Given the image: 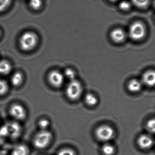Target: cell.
Wrapping results in <instances>:
<instances>
[{"label": "cell", "mask_w": 155, "mask_h": 155, "mask_svg": "<svg viewBox=\"0 0 155 155\" xmlns=\"http://www.w3.org/2000/svg\"><path fill=\"white\" fill-rule=\"evenodd\" d=\"M145 34V26L141 22H135L130 25L129 35L133 40L135 41L141 40L144 37Z\"/></svg>", "instance_id": "5"}, {"label": "cell", "mask_w": 155, "mask_h": 155, "mask_svg": "<svg viewBox=\"0 0 155 155\" xmlns=\"http://www.w3.org/2000/svg\"><path fill=\"white\" fill-rule=\"evenodd\" d=\"M39 127L41 130H47L50 125V121L46 119H42L38 123Z\"/></svg>", "instance_id": "22"}, {"label": "cell", "mask_w": 155, "mask_h": 155, "mask_svg": "<svg viewBox=\"0 0 155 155\" xmlns=\"http://www.w3.org/2000/svg\"><path fill=\"white\" fill-rule=\"evenodd\" d=\"M29 148L25 145L19 144L14 148L12 152V155H28Z\"/></svg>", "instance_id": "15"}, {"label": "cell", "mask_w": 155, "mask_h": 155, "mask_svg": "<svg viewBox=\"0 0 155 155\" xmlns=\"http://www.w3.org/2000/svg\"><path fill=\"white\" fill-rule=\"evenodd\" d=\"M64 77L69 79L70 81L75 80L76 73L74 70L71 68H67L64 71L63 74Z\"/></svg>", "instance_id": "18"}, {"label": "cell", "mask_w": 155, "mask_h": 155, "mask_svg": "<svg viewBox=\"0 0 155 155\" xmlns=\"http://www.w3.org/2000/svg\"><path fill=\"white\" fill-rule=\"evenodd\" d=\"M115 134L114 129L107 125L100 126L95 131V136L97 139L105 143H108L113 139Z\"/></svg>", "instance_id": "4"}, {"label": "cell", "mask_w": 155, "mask_h": 155, "mask_svg": "<svg viewBox=\"0 0 155 155\" xmlns=\"http://www.w3.org/2000/svg\"><path fill=\"white\" fill-rule=\"evenodd\" d=\"M8 134L12 138H16L21 133V127L16 123H10L8 126Z\"/></svg>", "instance_id": "10"}, {"label": "cell", "mask_w": 155, "mask_h": 155, "mask_svg": "<svg viewBox=\"0 0 155 155\" xmlns=\"http://www.w3.org/2000/svg\"><path fill=\"white\" fill-rule=\"evenodd\" d=\"M110 37L115 42L121 43L125 38V33L120 28H116L111 32Z\"/></svg>", "instance_id": "11"}, {"label": "cell", "mask_w": 155, "mask_h": 155, "mask_svg": "<svg viewBox=\"0 0 155 155\" xmlns=\"http://www.w3.org/2000/svg\"><path fill=\"white\" fill-rule=\"evenodd\" d=\"M142 84L140 81L136 79H133L128 82L127 89L132 93H137L141 90Z\"/></svg>", "instance_id": "12"}, {"label": "cell", "mask_w": 155, "mask_h": 155, "mask_svg": "<svg viewBox=\"0 0 155 155\" xmlns=\"http://www.w3.org/2000/svg\"><path fill=\"white\" fill-rule=\"evenodd\" d=\"M57 155H75V153L71 148H65L60 150Z\"/></svg>", "instance_id": "25"}, {"label": "cell", "mask_w": 155, "mask_h": 155, "mask_svg": "<svg viewBox=\"0 0 155 155\" xmlns=\"http://www.w3.org/2000/svg\"><path fill=\"white\" fill-rule=\"evenodd\" d=\"M147 128L150 133H155V118L150 119L147 122Z\"/></svg>", "instance_id": "23"}, {"label": "cell", "mask_w": 155, "mask_h": 155, "mask_svg": "<svg viewBox=\"0 0 155 155\" xmlns=\"http://www.w3.org/2000/svg\"><path fill=\"white\" fill-rule=\"evenodd\" d=\"M52 139V135L51 132L47 130H41L35 136L34 145L38 149H45L51 143Z\"/></svg>", "instance_id": "3"}, {"label": "cell", "mask_w": 155, "mask_h": 155, "mask_svg": "<svg viewBox=\"0 0 155 155\" xmlns=\"http://www.w3.org/2000/svg\"><path fill=\"white\" fill-rule=\"evenodd\" d=\"M134 5L138 8H143L149 5L150 0H132Z\"/></svg>", "instance_id": "19"}, {"label": "cell", "mask_w": 155, "mask_h": 155, "mask_svg": "<svg viewBox=\"0 0 155 155\" xmlns=\"http://www.w3.org/2000/svg\"><path fill=\"white\" fill-rule=\"evenodd\" d=\"M109 1H111V2H116V1H118V0H109Z\"/></svg>", "instance_id": "27"}, {"label": "cell", "mask_w": 155, "mask_h": 155, "mask_svg": "<svg viewBox=\"0 0 155 155\" xmlns=\"http://www.w3.org/2000/svg\"><path fill=\"white\" fill-rule=\"evenodd\" d=\"M1 31H0V36H1Z\"/></svg>", "instance_id": "29"}, {"label": "cell", "mask_w": 155, "mask_h": 155, "mask_svg": "<svg viewBox=\"0 0 155 155\" xmlns=\"http://www.w3.org/2000/svg\"><path fill=\"white\" fill-rule=\"evenodd\" d=\"M42 5V0H31L30 5L34 10H37L41 8Z\"/></svg>", "instance_id": "21"}, {"label": "cell", "mask_w": 155, "mask_h": 155, "mask_svg": "<svg viewBox=\"0 0 155 155\" xmlns=\"http://www.w3.org/2000/svg\"><path fill=\"white\" fill-rule=\"evenodd\" d=\"M12 70L11 63L6 60L0 61V75H6L9 74Z\"/></svg>", "instance_id": "13"}, {"label": "cell", "mask_w": 155, "mask_h": 155, "mask_svg": "<svg viewBox=\"0 0 155 155\" xmlns=\"http://www.w3.org/2000/svg\"><path fill=\"white\" fill-rule=\"evenodd\" d=\"M48 81L53 87L60 88L64 83V77L63 74L57 70L51 71L48 75Z\"/></svg>", "instance_id": "6"}, {"label": "cell", "mask_w": 155, "mask_h": 155, "mask_svg": "<svg viewBox=\"0 0 155 155\" xmlns=\"http://www.w3.org/2000/svg\"><path fill=\"white\" fill-rule=\"evenodd\" d=\"M115 152V148L113 145L105 143L102 147V152L104 155H113Z\"/></svg>", "instance_id": "17"}, {"label": "cell", "mask_w": 155, "mask_h": 155, "mask_svg": "<svg viewBox=\"0 0 155 155\" xmlns=\"http://www.w3.org/2000/svg\"><path fill=\"white\" fill-rule=\"evenodd\" d=\"M24 76L21 72H16L11 77V83L15 87L20 86L23 82Z\"/></svg>", "instance_id": "14"}, {"label": "cell", "mask_w": 155, "mask_h": 155, "mask_svg": "<svg viewBox=\"0 0 155 155\" xmlns=\"http://www.w3.org/2000/svg\"><path fill=\"white\" fill-rule=\"evenodd\" d=\"M83 93V86L76 79L71 81L67 85L65 93L67 97L72 101L79 99Z\"/></svg>", "instance_id": "2"}, {"label": "cell", "mask_w": 155, "mask_h": 155, "mask_svg": "<svg viewBox=\"0 0 155 155\" xmlns=\"http://www.w3.org/2000/svg\"><path fill=\"white\" fill-rule=\"evenodd\" d=\"M38 42V36L36 34L33 32H26L20 38V46L23 51H30L36 46Z\"/></svg>", "instance_id": "1"}, {"label": "cell", "mask_w": 155, "mask_h": 155, "mask_svg": "<svg viewBox=\"0 0 155 155\" xmlns=\"http://www.w3.org/2000/svg\"><path fill=\"white\" fill-rule=\"evenodd\" d=\"M9 90L8 84L4 80L0 79V96L5 95Z\"/></svg>", "instance_id": "20"}, {"label": "cell", "mask_w": 155, "mask_h": 155, "mask_svg": "<svg viewBox=\"0 0 155 155\" xmlns=\"http://www.w3.org/2000/svg\"><path fill=\"white\" fill-rule=\"evenodd\" d=\"M9 113L11 116L17 120H23L26 116L25 108L21 105L18 103L14 104L10 107Z\"/></svg>", "instance_id": "7"}, {"label": "cell", "mask_w": 155, "mask_h": 155, "mask_svg": "<svg viewBox=\"0 0 155 155\" xmlns=\"http://www.w3.org/2000/svg\"><path fill=\"white\" fill-rule=\"evenodd\" d=\"M142 81L147 86L153 87L155 86V71L149 70L143 74Z\"/></svg>", "instance_id": "8"}, {"label": "cell", "mask_w": 155, "mask_h": 155, "mask_svg": "<svg viewBox=\"0 0 155 155\" xmlns=\"http://www.w3.org/2000/svg\"><path fill=\"white\" fill-rule=\"evenodd\" d=\"M84 101L86 104L90 106H95L98 103L97 97L91 93H88L86 94Z\"/></svg>", "instance_id": "16"}, {"label": "cell", "mask_w": 155, "mask_h": 155, "mask_svg": "<svg viewBox=\"0 0 155 155\" xmlns=\"http://www.w3.org/2000/svg\"><path fill=\"white\" fill-rule=\"evenodd\" d=\"M12 0H0V12L4 11L11 4Z\"/></svg>", "instance_id": "26"}, {"label": "cell", "mask_w": 155, "mask_h": 155, "mask_svg": "<svg viewBox=\"0 0 155 155\" xmlns=\"http://www.w3.org/2000/svg\"><path fill=\"white\" fill-rule=\"evenodd\" d=\"M119 7L123 11H128L131 8V4L128 1H123L119 3Z\"/></svg>", "instance_id": "24"}, {"label": "cell", "mask_w": 155, "mask_h": 155, "mask_svg": "<svg viewBox=\"0 0 155 155\" xmlns=\"http://www.w3.org/2000/svg\"><path fill=\"white\" fill-rule=\"evenodd\" d=\"M137 144L142 149H147L153 146V141L152 137L147 135H142L137 139Z\"/></svg>", "instance_id": "9"}, {"label": "cell", "mask_w": 155, "mask_h": 155, "mask_svg": "<svg viewBox=\"0 0 155 155\" xmlns=\"http://www.w3.org/2000/svg\"><path fill=\"white\" fill-rule=\"evenodd\" d=\"M153 5L154 6L155 8V0H153Z\"/></svg>", "instance_id": "28"}]
</instances>
